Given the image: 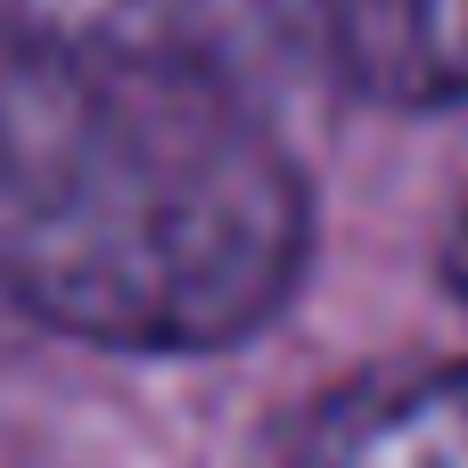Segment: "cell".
<instances>
[{"label":"cell","mask_w":468,"mask_h":468,"mask_svg":"<svg viewBox=\"0 0 468 468\" xmlns=\"http://www.w3.org/2000/svg\"><path fill=\"white\" fill-rule=\"evenodd\" d=\"M444 280H452V296L468 304V206L452 214V230H444Z\"/></svg>","instance_id":"cell-5"},{"label":"cell","mask_w":468,"mask_h":468,"mask_svg":"<svg viewBox=\"0 0 468 468\" xmlns=\"http://www.w3.org/2000/svg\"><path fill=\"white\" fill-rule=\"evenodd\" d=\"M313 189L247 99L0 49V296L115 354H214L304 280Z\"/></svg>","instance_id":"cell-1"},{"label":"cell","mask_w":468,"mask_h":468,"mask_svg":"<svg viewBox=\"0 0 468 468\" xmlns=\"http://www.w3.org/2000/svg\"><path fill=\"white\" fill-rule=\"evenodd\" d=\"M255 468H468V362L346 378L288 411Z\"/></svg>","instance_id":"cell-3"},{"label":"cell","mask_w":468,"mask_h":468,"mask_svg":"<svg viewBox=\"0 0 468 468\" xmlns=\"http://www.w3.org/2000/svg\"><path fill=\"white\" fill-rule=\"evenodd\" d=\"M321 49L378 107L468 99V0H321Z\"/></svg>","instance_id":"cell-4"},{"label":"cell","mask_w":468,"mask_h":468,"mask_svg":"<svg viewBox=\"0 0 468 468\" xmlns=\"http://www.w3.org/2000/svg\"><path fill=\"white\" fill-rule=\"evenodd\" d=\"M321 41V0H0V49L247 90Z\"/></svg>","instance_id":"cell-2"}]
</instances>
